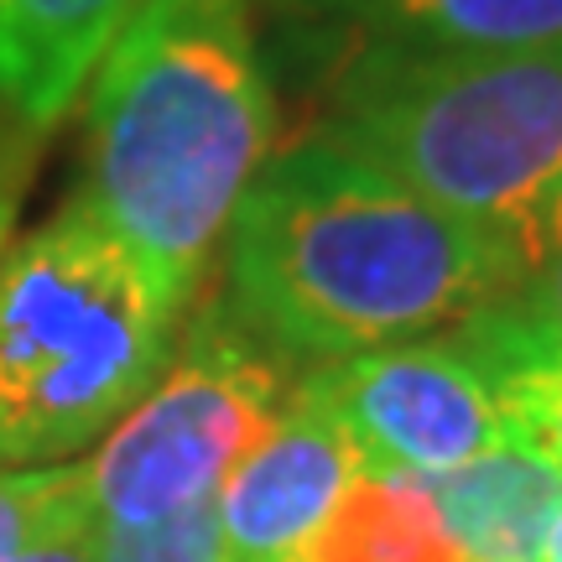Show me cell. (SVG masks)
<instances>
[{"label":"cell","instance_id":"obj_1","mask_svg":"<svg viewBox=\"0 0 562 562\" xmlns=\"http://www.w3.org/2000/svg\"><path fill=\"white\" fill-rule=\"evenodd\" d=\"M516 286L501 240L328 136L266 157L224 229V302L286 360L438 339Z\"/></svg>","mask_w":562,"mask_h":562},{"label":"cell","instance_id":"obj_2","mask_svg":"<svg viewBox=\"0 0 562 562\" xmlns=\"http://www.w3.org/2000/svg\"><path fill=\"white\" fill-rule=\"evenodd\" d=\"M271 136L250 0H140L94 68L79 203L188 302Z\"/></svg>","mask_w":562,"mask_h":562},{"label":"cell","instance_id":"obj_3","mask_svg":"<svg viewBox=\"0 0 562 562\" xmlns=\"http://www.w3.org/2000/svg\"><path fill=\"white\" fill-rule=\"evenodd\" d=\"M318 136L501 240L526 281L562 224V42L422 47L364 37L328 83Z\"/></svg>","mask_w":562,"mask_h":562},{"label":"cell","instance_id":"obj_4","mask_svg":"<svg viewBox=\"0 0 562 562\" xmlns=\"http://www.w3.org/2000/svg\"><path fill=\"white\" fill-rule=\"evenodd\" d=\"M188 302L79 199L0 256V463L79 453L157 385Z\"/></svg>","mask_w":562,"mask_h":562},{"label":"cell","instance_id":"obj_5","mask_svg":"<svg viewBox=\"0 0 562 562\" xmlns=\"http://www.w3.org/2000/svg\"><path fill=\"white\" fill-rule=\"evenodd\" d=\"M286 355L224 297L203 302L157 385L125 412L83 469L100 526H146L214 501L292 406Z\"/></svg>","mask_w":562,"mask_h":562},{"label":"cell","instance_id":"obj_6","mask_svg":"<svg viewBox=\"0 0 562 562\" xmlns=\"http://www.w3.org/2000/svg\"><path fill=\"white\" fill-rule=\"evenodd\" d=\"M302 385L349 432L364 469L427 480L516 442L490 375L453 334L323 360L302 375Z\"/></svg>","mask_w":562,"mask_h":562},{"label":"cell","instance_id":"obj_7","mask_svg":"<svg viewBox=\"0 0 562 562\" xmlns=\"http://www.w3.org/2000/svg\"><path fill=\"white\" fill-rule=\"evenodd\" d=\"M364 469L328 406L297 381L271 438L224 480L220 526L229 562H292Z\"/></svg>","mask_w":562,"mask_h":562},{"label":"cell","instance_id":"obj_8","mask_svg":"<svg viewBox=\"0 0 562 562\" xmlns=\"http://www.w3.org/2000/svg\"><path fill=\"white\" fill-rule=\"evenodd\" d=\"M140 0H0V110L47 131L125 32Z\"/></svg>","mask_w":562,"mask_h":562},{"label":"cell","instance_id":"obj_9","mask_svg":"<svg viewBox=\"0 0 562 562\" xmlns=\"http://www.w3.org/2000/svg\"><path fill=\"white\" fill-rule=\"evenodd\" d=\"M427 490L463 562H537L562 516V463L521 438L427 474Z\"/></svg>","mask_w":562,"mask_h":562},{"label":"cell","instance_id":"obj_10","mask_svg":"<svg viewBox=\"0 0 562 562\" xmlns=\"http://www.w3.org/2000/svg\"><path fill=\"white\" fill-rule=\"evenodd\" d=\"M292 562H463L422 474L360 469Z\"/></svg>","mask_w":562,"mask_h":562},{"label":"cell","instance_id":"obj_11","mask_svg":"<svg viewBox=\"0 0 562 562\" xmlns=\"http://www.w3.org/2000/svg\"><path fill=\"white\" fill-rule=\"evenodd\" d=\"M349 21L360 37L422 47H547L562 42V0H292Z\"/></svg>","mask_w":562,"mask_h":562},{"label":"cell","instance_id":"obj_12","mask_svg":"<svg viewBox=\"0 0 562 562\" xmlns=\"http://www.w3.org/2000/svg\"><path fill=\"white\" fill-rule=\"evenodd\" d=\"M453 339L490 375L516 438L531 442L552 463H562V349H552L537 334V323L526 318L516 292H505L501 302L463 318L453 328Z\"/></svg>","mask_w":562,"mask_h":562},{"label":"cell","instance_id":"obj_13","mask_svg":"<svg viewBox=\"0 0 562 562\" xmlns=\"http://www.w3.org/2000/svg\"><path fill=\"white\" fill-rule=\"evenodd\" d=\"M94 558L100 562H229L224 526H220V495L146 526L94 521Z\"/></svg>","mask_w":562,"mask_h":562},{"label":"cell","instance_id":"obj_14","mask_svg":"<svg viewBox=\"0 0 562 562\" xmlns=\"http://www.w3.org/2000/svg\"><path fill=\"white\" fill-rule=\"evenodd\" d=\"M79 495H83L79 463H32V469L0 474V562L11 558L16 547L32 542L42 526Z\"/></svg>","mask_w":562,"mask_h":562},{"label":"cell","instance_id":"obj_15","mask_svg":"<svg viewBox=\"0 0 562 562\" xmlns=\"http://www.w3.org/2000/svg\"><path fill=\"white\" fill-rule=\"evenodd\" d=\"M5 562H100L94 558V510H89V501L79 495L74 505H63L58 516Z\"/></svg>","mask_w":562,"mask_h":562},{"label":"cell","instance_id":"obj_16","mask_svg":"<svg viewBox=\"0 0 562 562\" xmlns=\"http://www.w3.org/2000/svg\"><path fill=\"white\" fill-rule=\"evenodd\" d=\"M516 302L526 307V318L537 323V334H542L552 349H562V224L552 229L542 261L531 266L526 281L516 286Z\"/></svg>","mask_w":562,"mask_h":562},{"label":"cell","instance_id":"obj_17","mask_svg":"<svg viewBox=\"0 0 562 562\" xmlns=\"http://www.w3.org/2000/svg\"><path fill=\"white\" fill-rule=\"evenodd\" d=\"M42 131L21 125L11 110H0V240L11 229V214H16L21 182H26V167H32V140Z\"/></svg>","mask_w":562,"mask_h":562},{"label":"cell","instance_id":"obj_18","mask_svg":"<svg viewBox=\"0 0 562 562\" xmlns=\"http://www.w3.org/2000/svg\"><path fill=\"white\" fill-rule=\"evenodd\" d=\"M537 562H562V516H558V526H552V537H547V547H542V558Z\"/></svg>","mask_w":562,"mask_h":562}]
</instances>
